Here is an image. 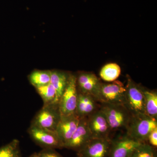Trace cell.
<instances>
[{
  "label": "cell",
  "mask_w": 157,
  "mask_h": 157,
  "mask_svg": "<svg viewBox=\"0 0 157 157\" xmlns=\"http://www.w3.org/2000/svg\"><path fill=\"white\" fill-rule=\"evenodd\" d=\"M157 128V118L145 113L132 114L126 128V135L134 140L147 143L150 133Z\"/></svg>",
  "instance_id": "obj_1"
},
{
  "label": "cell",
  "mask_w": 157,
  "mask_h": 157,
  "mask_svg": "<svg viewBox=\"0 0 157 157\" xmlns=\"http://www.w3.org/2000/svg\"><path fill=\"white\" fill-rule=\"evenodd\" d=\"M100 109L104 113L112 131L125 129L132 114L124 105L101 103Z\"/></svg>",
  "instance_id": "obj_2"
},
{
  "label": "cell",
  "mask_w": 157,
  "mask_h": 157,
  "mask_svg": "<svg viewBox=\"0 0 157 157\" xmlns=\"http://www.w3.org/2000/svg\"><path fill=\"white\" fill-rule=\"evenodd\" d=\"M61 117L59 103L45 104L34 117L31 125L56 132Z\"/></svg>",
  "instance_id": "obj_3"
},
{
  "label": "cell",
  "mask_w": 157,
  "mask_h": 157,
  "mask_svg": "<svg viewBox=\"0 0 157 157\" xmlns=\"http://www.w3.org/2000/svg\"><path fill=\"white\" fill-rule=\"evenodd\" d=\"M126 91L125 86L122 82L118 80L111 83H101L97 100L100 103L124 105Z\"/></svg>",
  "instance_id": "obj_4"
},
{
  "label": "cell",
  "mask_w": 157,
  "mask_h": 157,
  "mask_svg": "<svg viewBox=\"0 0 157 157\" xmlns=\"http://www.w3.org/2000/svg\"><path fill=\"white\" fill-rule=\"evenodd\" d=\"M78 96L76 76L70 74L67 84L59 102L61 116L76 114Z\"/></svg>",
  "instance_id": "obj_5"
},
{
  "label": "cell",
  "mask_w": 157,
  "mask_h": 157,
  "mask_svg": "<svg viewBox=\"0 0 157 157\" xmlns=\"http://www.w3.org/2000/svg\"><path fill=\"white\" fill-rule=\"evenodd\" d=\"M126 91L124 106L132 114L145 113V99L143 88L135 83L131 78H128Z\"/></svg>",
  "instance_id": "obj_6"
},
{
  "label": "cell",
  "mask_w": 157,
  "mask_h": 157,
  "mask_svg": "<svg viewBox=\"0 0 157 157\" xmlns=\"http://www.w3.org/2000/svg\"><path fill=\"white\" fill-rule=\"evenodd\" d=\"M28 132L33 141L43 149L64 148L56 132L31 125Z\"/></svg>",
  "instance_id": "obj_7"
},
{
  "label": "cell",
  "mask_w": 157,
  "mask_h": 157,
  "mask_svg": "<svg viewBox=\"0 0 157 157\" xmlns=\"http://www.w3.org/2000/svg\"><path fill=\"white\" fill-rule=\"evenodd\" d=\"M87 122L93 138H110L109 135L112 130L101 109L87 117Z\"/></svg>",
  "instance_id": "obj_8"
},
{
  "label": "cell",
  "mask_w": 157,
  "mask_h": 157,
  "mask_svg": "<svg viewBox=\"0 0 157 157\" xmlns=\"http://www.w3.org/2000/svg\"><path fill=\"white\" fill-rule=\"evenodd\" d=\"M111 139L93 138L77 152L78 157H108Z\"/></svg>",
  "instance_id": "obj_9"
},
{
  "label": "cell",
  "mask_w": 157,
  "mask_h": 157,
  "mask_svg": "<svg viewBox=\"0 0 157 157\" xmlns=\"http://www.w3.org/2000/svg\"><path fill=\"white\" fill-rule=\"evenodd\" d=\"M142 143L126 134L114 140L111 139L108 157H130L135 149Z\"/></svg>",
  "instance_id": "obj_10"
},
{
  "label": "cell",
  "mask_w": 157,
  "mask_h": 157,
  "mask_svg": "<svg viewBox=\"0 0 157 157\" xmlns=\"http://www.w3.org/2000/svg\"><path fill=\"white\" fill-rule=\"evenodd\" d=\"M93 139L87 122V117L80 118L76 131L65 148L78 152Z\"/></svg>",
  "instance_id": "obj_11"
},
{
  "label": "cell",
  "mask_w": 157,
  "mask_h": 157,
  "mask_svg": "<svg viewBox=\"0 0 157 157\" xmlns=\"http://www.w3.org/2000/svg\"><path fill=\"white\" fill-rule=\"evenodd\" d=\"M101 84L100 79L93 73L82 72L76 76L78 92L90 95L96 100Z\"/></svg>",
  "instance_id": "obj_12"
},
{
  "label": "cell",
  "mask_w": 157,
  "mask_h": 157,
  "mask_svg": "<svg viewBox=\"0 0 157 157\" xmlns=\"http://www.w3.org/2000/svg\"><path fill=\"white\" fill-rule=\"evenodd\" d=\"M79 120L80 118L76 114L61 116L56 132L63 143L64 148L77 128Z\"/></svg>",
  "instance_id": "obj_13"
},
{
  "label": "cell",
  "mask_w": 157,
  "mask_h": 157,
  "mask_svg": "<svg viewBox=\"0 0 157 157\" xmlns=\"http://www.w3.org/2000/svg\"><path fill=\"white\" fill-rule=\"evenodd\" d=\"M70 74L59 70H51L50 83L56 91L58 102L64 91Z\"/></svg>",
  "instance_id": "obj_14"
},
{
  "label": "cell",
  "mask_w": 157,
  "mask_h": 157,
  "mask_svg": "<svg viewBox=\"0 0 157 157\" xmlns=\"http://www.w3.org/2000/svg\"><path fill=\"white\" fill-rule=\"evenodd\" d=\"M145 99V113L151 117L157 119V94L156 92L143 88Z\"/></svg>",
  "instance_id": "obj_15"
},
{
  "label": "cell",
  "mask_w": 157,
  "mask_h": 157,
  "mask_svg": "<svg viewBox=\"0 0 157 157\" xmlns=\"http://www.w3.org/2000/svg\"><path fill=\"white\" fill-rule=\"evenodd\" d=\"M29 78L31 84L36 88L43 86L50 83L51 70H35Z\"/></svg>",
  "instance_id": "obj_16"
},
{
  "label": "cell",
  "mask_w": 157,
  "mask_h": 157,
  "mask_svg": "<svg viewBox=\"0 0 157 157\" xmlns=\"http://www.w3.org/2000/svg\"><path fill=\"white\" fill-rule=\"evenodd\" d=\"M121 73L120 67L115 63H110L105 65L101 69L100 75L102 79L109 82L116 80Z\"/></svg>",
  "instance_id": "obj_17"
},
{
  "label": "cell",
  "mask_w": 157,
  "mask_h": 157,
  "mask_svg": "<svg viewBox=\"0 0 157 157\" xmlns=\"http://www.w3.org/2000/svg\"><path fill=\"white\" fill-rule=\"evenodd\" d=\"M43 101V105L59 103L57 101L56 91L51 83L36 88Z\"/></svg>",
  "instance_id": "obj_18"
},
{
  "label": "cell",
  "mask_w": 157,
  "mask_h": 157,
  "mask_svg": "<svg viewBox=\"0 0 157 157\" xmlns=\"http://www.w3.org/2000/svg\"><path fill=\"white\" fill-rule=\"evenodd\" d=\"M0 157H22L19 140L14 139L0 147Z\"/></svg>",
  "instance_id": "obj_19"
},
{
  "label": "cell",
  "mask_w": 157,
  "mask_h": 157,
  "mask_svg": "<svg viewBox=\"0 0 157 157\" xmlns=\"http://www.w3.org/2000/svg\"><path fill=\"white\" fill-rule=\"evenodd\" d=\"M147 143H143L137 147L130 157H157V150Z\"/></svg>",
  "instance_id": "obj_20"
},
{
  "label": "cell",
  "mask_w": 157,
  "mask_h": 157,
  "mask_svg": "<svg viewBox=\"0 0 157 157\" xmlns=\"http://www.w3.org/2000/svg\"><path fill=\"white\" fill-rule=\"evenodd\" d=\"M38 153L40 157H63L54 149L44 148Z\"/></svg>",
  "instance_id": "obj_21"
},
{
  "label": "cell",
  "mask_w": 157,
  "mask_h": 157,
  "mask_svg": "<svg viewBox=\"0 0 157 157\" xmlns=\"http://www.w3.org/2000/svg\"><path fill=\"white\" fill-rule=\"evenodd\" d=\"M147 143L156 148L157 147V128L152 131L148 135Z\"/></svg>",
  "instance_id": "obj_22"
},
{
  "label": "cell",
  "mask_w": 157,
  "mask_h": 157,
  "mask_svg": "<svg viewBox=\"0 0 157 157\" xmlns=\"http://www.w3.org/2000/svg\"><path fill=\"white\" fill-rule=\"evenodd\" d=\"M29 157H40L38 153H35L30 156Z\"/></svg>",
  "instance_id": "obj_23"
},
{
  "label": "cell",
  "mask_w": 157,
  "mask_h": 157,
  "mask_svg": "<svg viewBox=\"0 0 157 157\" xmlns=\"http://www.w3.org/2000/svg\"></svg>",
  "instance_id": "obj_24"
}]
</instances>
